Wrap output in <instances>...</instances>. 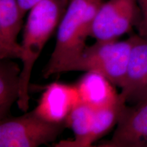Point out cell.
I'll list each match as a JSON object with an SVG mask.
<instances>
[{
	"instance_id": "cell-5",
	"label": "cell",
	"mask_w": 147,
	"mask_h": 147,
	"mask_svg": "<svg viewBox=\"0 0 147 147\" xmlns=\"http://www.w3.org/2000/svg\"><path fill=\"white\" fill-rule=\"evenodd\" d=\"M140 19L137 0H108L97 11L90 36L99 42L117 40L136 27Z\"/></svg>"
},
{
	"instance_id": "cell-10",
	"label": "cell",
	"mask_w": 147,
	"mask_h": 147,
	"mask_svg": "<svg viewBox=\"0 0 147 147\" xmlns=\"http://www.w3.org/2000/svg\"><path fill=\"white\" fill-rule=\"evenodd\" d=\"M80 102L95 110L114 105L120 100L114 84L101 74L87 71L76 84Z\"/></svg>"
},
{
	"instance_id": "cell-14",
	"label": "cell",
	"mask_w": 147,
	"mask_h": 147,
	"mask_svg": "<svg viewBox=\"0 0 147 147\" xmlns=\"http://www.w3.org/2000/svg\"><path fill=\"white\" fill-rule=\"evenodd\" d=\"M141 11V19L136 29L138 35L147 40V0H137Z\"/></svg>"
},
{
	"instance_id": "cell-7",
	"label": "cell",
	"mask_w": 147,
	"mask_h": 147,
	"mask_svg": "<svg viewBox=\"0 0 147 147\" xmlns=\"http://www.w3.org/2000/svg\"><path fill=\"white\" fill-rule=\"evenodd\" d=\"M119 93L127 104L147 100V40L134 35V45L125 82Z\"/></svg>"
},
{
	"instance_id": "cell-1",
	"label": "cell",
	"mask_w": 147,
	"mask_h": 147,
	"mask_svg": "<svg viewBox=\"0 0 147 147\" xmlns=\"http://www.w3.org/2000/svg\"><path fill=\"white\" fill-rule=\"evenodd\" d=\"M69 0H45L29 10L22 42L18 108L27 112L29 103V82L33 67L53 32L59 26Z\"/></svg>"
},
{
	"instance_id": "cell-6",
	"label": "cell",
	"mask_w": 147,
	"mask_h": 147,
	"mask_svg": "<svg viewBox=\"0 0 147 147\" xmlns=\"http://www.w3.org/2000/svg\"><path fill=\"white\" fill-rule=\"evenodd\" d=\"M101 147H147V100L134 105L127 104L109 140Z\"/></svg>"
},
{
	"instance_id": "cell-3",
	"label": "cell",
	"mask_w": 147,
	"mask_h": 147,
	"mask_svg": "<svg viewBox=\"0 0 147 147\" xmlns=\"http://www.w3.org/2000/svg\"><path fill=\"white\" fill-rule=\"evenodd\" d=\"M133 45L134 36L124 41H97L94 45L87 46L78 57L61 67L59 73L95 71L121 88L125 79Z\"/></svg>"
},
{
	"instance_id": "cell-2",
	"label": "cell",
	"mask_w": 147,
	"mask_h": 147,
	"mask_svg": "<svg viewBox=\"0 0 147 147\" xmlns=\"http://www.w3.org/2000/svg\"><path fill=\"white\" fill-rule=\"evenodd\" d=\"M103 0H69L58 26L56 45L43 75L59 74L61 67L81 54Z\"/></svg>"
},
{
	"instance_id": "cell-12",
	"label": "cell",
	"mask_w": 147,
	"mask_h": 147,
	"mask_svg": "<svg viewBox=\"0 0 147 147\" xmlns=\"http://www.w3.org/2000/svg\"><path fill=\"white\" fill-rule=\"evenodd\" d=\"M95 110L82 102H79L71 110L65 121V127L71 129L74 140H61L53 146L56 147H82L89 136L95 120Z\"/></svg>"
},
{
	"instance_id": "cell-15",
	"label": "cell",
	"mask_w": 147,
	"mask_h": 147,
	"mask_svg": "<svg viewBox=\"0 0 147 147\" xmlns=\"http://www.w3.org/2000/svg\"><path fill=\"white\" fill-rule=\"evenodd\" d=\"M17 1L22 14L23 16H25V14L30 10L34 5L45 0H17Z\"/></svg>"
},
{
	"instance_id": "cell-9",
	"label": "cell",
	"mask_w": 147,
	"mask_h": 147,
	"mask_svg": "<svg viewBox=\"0 0 147 147\" xmlns=\"http://www.w3.org/2000/svg\"><path fill=\"white\" fill-rule=\"evenodd\" d=\"M24 16L17 0H0V59H20L23 55L17 37Z\"/></svg>"
},
{
	"instance_id": "cell-4",
	"label": "cell",
	"mask_w": 147,
	"mask_h": 147,
	"mask_svg": "<svg viewBox=\"0 0 147 147\" xmlns=\"http://www.w3.org/2000/svg\"><path fill=\"white\" fill-rule=\"evenodd\" d=\"M65 125L43 119L34 111L1 119L0 147H37L56 140Z\"/></svg>"
},
{
	"instance_id": "cell-13",
	"label": "cell",
	"mask_w": 147,
	"mask_h": 147,
	"mask_svg": "<svg viewBox=\"0 0 147 147\" xmlns=\"http://www.w3.org/2000/svg\"><path fill=\"white\" fill-rule=\"evenodd\" d=\"M126 105L125 101L120 95V100L114 105L95 110L93 128L89 136L84 142L82 147L91 146L93 142L106 135L115 125H117L121 113Z\"/></svg>"
},
{
	"instance_id": "cell-8",
	"label": "cell",
	"mask_w": 147,
	"mask_h": 147,
	"mask_svg": "<svg viewBox=\"0 0 147 147\" xmlns=\"http://www.w3.org/2000/svg\"><path fill=\"white\" fill-rule=\"evenodd\" d=\"M79 102L80 97L76 85L55 82L46 88L34 111L49 122L65 124L71 110Z\"/></svg>"
},
{
	"instance_id": "cell-11",
	"label": "cell",
	"mask_w": 147,
	"mask_h": 147,
	"mask_svg": "<svg viewBox=\"0 0 147 147\" xmlns=\"http://www.w3.org/2000/svg\"><path fill=\"white\" fill-rule=\"evenodd\" d=\"M0 63V119L8 117L11 107L17 102L20 93V74L18 64L9 59Z\"/></svg>"
}]
</instances>
